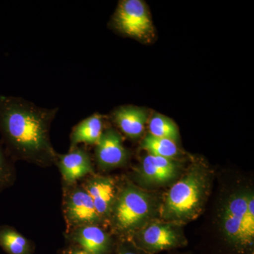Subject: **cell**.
Returning a JSON list of instances; mask_svg holds the SVG:
<instances>
[{"label": "cell", "mask_w": 254, "mask_h": 254, "mask_svg": "<svg viewBox=\"0 0 254 254\" xmlns=\"http://www.w3.org/2000/svg\"><path fill=\"white\" fill-rule=\"evenodd\" d=\"M112 117L124 134L131 139L142 136L148 120L146 110L132 105L119 107L114 110Z\"/></svg>", "instance_id": "cell-11"}, {"label": "cell", "mask_w": 254, "mask_h": 254, "mask_svg": "<svg viewBox=\"0 0 254 254\" xmlns=\"http://www.w3.org/2000/svg\"><path fill=\"white\" fill-rule=\"evenodd\" d=\"M151 204L148 195L131 185L119 192L111 216L115 228L128 232L138 227L150 214Z\"/></svg>", "instance_id": "cell-3"}, {"label": "cell", "mask_w": 254, "mask_h": 254, "mask_svg": "<svg viewBox=\"0 0 254 254\" xmlns=\"http://www.w3.org/2000/svg\"><path fill=\"white\" fill-rule=\"evenodd\" d=\"M104 131L103 117L95 113L75 125L69 136V149L78 145H96Z\"/></svg>", "instance_id": "cell-14"}, {"label": "cell", "mask_w": 254, "mask_h": 254, "mask_svg": "<svg viewBox=\"0 0 254 254\" xmlns=\"http://www.w3.org/2000/svg\"><path fill=\"white\" fill-rule=\"evenodd\" d=\"M95 158L98 166L105 170L120 168L127 163L128 152L119 132L112 128L104 130L95 145Z\"/></svg>", "instance_id": "cell-7"}, {"label": "cell", "mask_w": 254, "mask_h": 254, "mask_svg": "<svg viewBox=\"0 0 254 254\" xmlns=\"http://www.w3.org/2000/svg\"><path fill=\"white\" fill-rule=\"evenodd\" d=\"M141 147L149 154L172 159L178 154L177 143L167 138H158L149 134L141 142Z\"/></svg>", "instance_id": "cell-16"}, {"label": "cell", "mask_w": 254, "mask_h": 254, "mask_svg": "<svg viewBox=\"0 0 254 254\" xmlns=\"http://www.w3.org/2000/svg\"><path fill=\"white\" fill-rule=\"evenodd\" d=\"M248 195L238 194L231 197L225 205L222 225L227 239L240 248H245L242 227L247 208Z\"/></svg>", "instance_id": "cell-10"}, {"label": "cell", "mask_w": 254, "mask_h": 254, "mask_svg": "<svg viewBox=\"0 0 254 254\" xmlns=\"http://www.w3.org/2000/svg\"><path fill=\"white\" fill-rule=\"evenodd\" d=\"M63 210L66 232L84 225H99L103 220L91 197L78 183L63 185Z\"/></svg>", "instance_id": "cell-5"}, {"label": "cell", "mask_w": 254, "mask_h": 254, "mask_svg": "<svg viewBox=\"0 0 254 254\" xmlns=\"http://www.w3.org/2000/svg\"><path fill=\"white\" fill-rule=\"evenodd\" d=\"M0 248L7 254H33L35 252L33 242L7 225H0Z\"/></svg>", "instance_id": "cell-15"}, {"label": "cell", "mask_w": 254, "mask_h": 254, "mask_svg": "<svg viewBox=\"0 0 254 254\" xmlns=\"http://www.w3.org/2000/svg\"><path fill=\"white\" fill-rule=\"evenodd\" d=\"M81 185L91 197L100 218L104 220L111 216L119 193L115 180L93 175L87 177Z\"/></svg>", "instance_id": "cell-9"}, {"label": "cell", "mask_w": 254, "mask_h": 254, "mask_svg": "<svg viewBox=\"0 0 254 254\" xmlns=\"http://www.w3.org/2000/svg\"><path fill=\"white\" fill-rule=\"evenodd\" d=\"M118 254H140L139 252L132 249L128 248L127 246H121L118 250Z\"/></svg>", "instance_id": "cell-21"}, {"label": "cell", "mask_w": 254, "mask_h": 254, "mask_svg": "<svg viewBox=\"0 0 254 254\" xmlns=\"http://www.w3.org/2000/svg\"><path fill=\"white\" fill-rule=\"evenodd\" d=\"M181 243L178 235L171 227L161 224L149 225L140 235V247L148 252L171 250Z\"/></svg>", "instance_id": "cell-12"}, {"label": "cell", "mask_w": 254, "mask_h": 254, "mask_svg": "<svg viewBox=\"0 0 254 254\" xmlns=\"http://www.w3.org/2000/svg\"><path fill=\"white\" fill-rule=\"evenodd\" d=\"M55 165L61 174L63 185H72L94 175V168L89 153L82 145L71 148L64 154H57Z\"/></svg>", "instance_id": "cell-6"}, {"label": "cell", "mask_w": 254, "mask_h": 254, "mask_svg": "<svg viewBox=\"0 0 254 254\" xmlns=\"http://www.w3.org/2000/svg\"><path fill=\"white\" fill-rule=\"evenodd\" d=\"M60 254H91L74 246L69 245L64 249Z\"/></svg>", "instance_id": "cell-20"}, {"label": "cell", "mask_w": 254, "mask_h": 254, "mask_svg": "<svg viewBox=\"0 0 254 254\" xmlns=\"http://www.w3.org/2000/svg\"><path fill=\"white\" fill-rule=\"evenodd\" d=\"M16 179L14 161L0 139V192L14 185Z\"/></svg>", "instance_id": "cell-18"}, {"label": "cell", "mask_w": 254, "mask_h": 254, "mask_svg": "<svg viewBox=\"0 0 254 254\" xmlns=\"http://www.w3.org/2000/svg\"><path fill=\"white\" fill-rule=\"evenodd\" d=\"M59 108H44L20 97L0 95V139L14 161L41 168L55 165L50 128Z\"/></svg>", "instance_id": "cell-1"}, {"label": "cell", "mask_w": 254, "mask_h": 254, "mask_svg": "<svg viewBox=\"0 0 254 254\" xmlns=\"http://www.w3.org/2000/svg\"><path fill=\"white\" fill-rule=\"evenodd\" d=\"M242 239L245 248L253 245L254 238V197L248 195L247 208L242 227Z\"/></svg>", "instance_id": "cell-19"}, {"label": "cell", "mask_w": 254, "mask_h": 254, "mask_svg": "<svg viewBox=\"0 0 254 254\" xmlns=\"http://www.w3.org/2000/svg\"><path fill=\"white\" fill-rule=\"evenodd\" d=\"M206 190V175L193 169L169 190L162 208L163 218L173 221L195 218L200 211Z\"/></svg>", "instance_id": "cell-2"}, {"label": "cell", "mask_w": 254, "mask_h": 254, "mask_svg": "<svg viewBox=\"0 0 254 254\" xmlns=\"http://www.w3.org/2000/svg\"><path fill=\"white\" fill-rule=\"evenodd\" d=\"M140 173L147 183L161 185L173 180L177 166L170 159L148 154L142 161Z\"/></svg>", "instance_id": "cell-13"}, {"label": "cell", "mask_w": 254, "mask_h": 254, "mask_svg": "<svg viewBox=\"0 0 254 254\" xmlns=\"http://www.w3.org/2000/svg\"><path fill=\"white\" fill-rule=\"evenodd\" d=\"M111 25L124 36L140 41L149 40L154 33L148 7L141 0L119 1Z\"/></svg>", "instance_id": "cell-4"}, {"label": "cell", "mask_w": 254, "mask_h": 254, "mask_svg": "<svg viewBox=\"0 0 254 254\" xmlns=\"http://www.w3.org/2000/svg\"><path fill=\"white\" fill-rule=\"evenodd\" d=\"M150 134L158 138H167L175 143L180 138L178 127L171 119L160 114H155L148 124Z\"/></svg>", "instance_id": "cell-17"}, {"label": "cell", "mask_w": 254, "mask_h": 254, "mask_svg": "<svg viewBox=\"0 0 254 254\" xmlns=\"http://www.w3.org/2000/svg\"><path fill=\"white\" fill-rule=\"evenodd\" d=\"M69 245L74 246L91 254H110L113 241L99 225H84L65 232Z\"/></svg>", "instance_id": "cell-8"}]
</instances>
